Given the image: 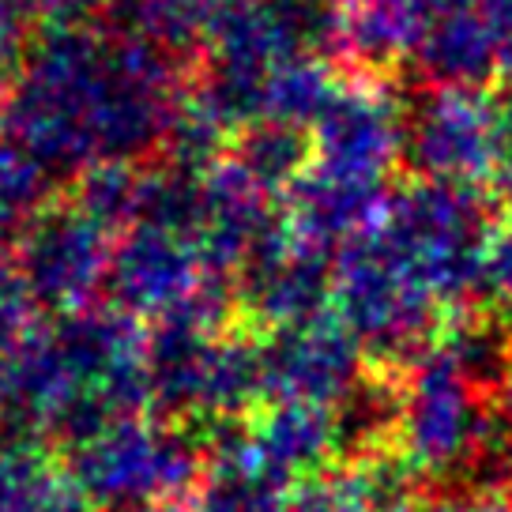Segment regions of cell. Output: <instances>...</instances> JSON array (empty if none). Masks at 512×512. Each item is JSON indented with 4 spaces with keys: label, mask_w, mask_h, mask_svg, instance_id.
<instances>
[{
    "label": "cell",
    "mask_w": 512,
    "mask_h": 512,
    "mask_svg": "<svg viewBox=\"0 0 512 512\" xmlns=\"http://www.w3.org/2000/svg\"><path fill=\"white\" fill-rule=\"evenodd\" d=\"M400 422L415 460L426 467L456 464L464 452H475L486 441V430L471 400V384L452 358L422 362L411 396L403 400Z\"/></svg>",
    "instance_id": "cell-1"
},
{
    "label": "cell",
    "mask_w": 512,
    "mask_h": 512,
    "mask_svg": "<svg viewBox=\"0 0 512 512\" xmlns=\"http://www.w3.org/2000/svg\"><path fill=\"white\" fill-rule=\"evenodd\" d=\"M260 384L275 388L290 403H317L347 396L354 388V343L339 328L287 324L272 347L260 351Z\"/></svg>",
    "instance_id": "cell-2"
},
{
    "label": "cell",
    "mask_w": 512,
    "mask_h": 512,
    "mask_svg": "<svg viewBox=\"0 0 512 512\" xmlns=\"http://www.w3.org/2000/svg\"><path fill=\"white\" fill-rule=\"evenodd\" d=\"M320 174L347 181H377L388 155L396 151V132L384 110L369 98L332 95L320 110Z\"/></svg>",
    "instance_id": "cell-3"
},
{
    "label": "cell",
    "mask_w": 512,
    "mask_h": 512,
    "mask_svg": "<svg viewBox=\"0 0 512 512\" xmlns=\"http://www.w3.org/2000/svg\"><path fill=\"white\" fill-rule=\"evenodd\" d=\"M497 144V125L460 95L441 98L415 136V159L433 181H464L482 170Z\"/></svg>",
    "instance_id": "cell-4"
},
{
    "label": "cell",
    "mask_w": 512,
    "mask_h": 512,
    "mask_svg": "<svg viewBox=\"0 0 512 512\" xmlns=\"http://www.w3.org/2000/svg\"><path fill=\"white\" fill-rule=\"evenodd\" d=\"M283 482L287 475L275 471L253 441L219 456L204 490V512H290L283 501Z\"/></svg>",
    "instance_id": "cell-5"
},
{
    "label": "cell",
    "mask_w": 512,
    "mask_h": 512,
    "mask_svg": "<svg viewBox=\"0 0 512 512\" xmlns=\"http://www.w3.org/2000/svg\"><path fill=\"white\" fill-rule=\"evenodd\" d=\"M128 287L144 309L185 302L192 287V260L185 238L147 226L144 241L128 253Z\"/></svg>",
    "instance_id": "cell-6"
},
{
    "label": "cell",
    "mask_w": 512,
    "mask_h": 512,
    "mask_svg": "<svg viewBox=\"0 0 512 512\" xmlns=\"http://www.w3.org/2000/svg\"><path fill=\"white\" fill-rule=\"evenodd\" d=\"M332 441H336L332 415L324 418L317 403H287L279 415L268 418V426L256 437V448L275 471L290 475L317 464Z\"/></svg>",
    "instance_id": "cell-7"
},
{
    "label": "cell",
    "mask_w": 512,
    "mask_h": 512,
    "mask_svg": "<svg viewBox=\"0 0 512 512\" xmlns=\"http://www.w3.org/2000/svg\"><path fill=\"white\" fill-rule=\"evenodd\" d=\"M490 61H494V49H490V34L482 31V23L464 31V23L445 19L441 34L426 49L430 72L437 80L452 83V87H467V83H475L479 76H486Z\"/></svg>",
    "instance_id": "cell-8"
},
{
    "label": "cell",
    "mask_w": 512,
    "mask_h": 512,
    "mask_svg": "<svg viewBox=\"0 0 512 512\" xmlns=\"http://www.w3.org/2000/svg\"><path fill=\"white\" fill-rule=\"evenodd\" d=\"M305 166V140L290 125H264L260 132L245 136L241 144V170L253 185H275L298 177Z\"/></svg>",
    "instance_id": "cell-9"
},
{
    "label": "cell",
    "mask_w": 512,
    "mask_h": 512,
    "mask_svg": "<svg viewBox=\"0 0 512 512\" xmlns=\"http://www.w3.org/2000/svg\"><path fill=\"white\" fill-rule=\"evenodd\" d=\"M501 196H505V204L512 208V144H509L505 162H501Z\"/></svg>",
    "instance_id": "cell-10"
},
{
    "label": "cell",
    "mask_w": 512,
    "mask_h": 512,
    "mask_svg": "<svg viewBox=\"0 0 512 512\" xmlns=\"http://www.w3.org/2000/svg\"><path fill=\"white\" fill-rule=\"evenodd\" d=\"M445 512H509V509H501V505H486V501H479V505H452V509Z\"/></svg>",
    "instance_id": "cell-11"
}]
</instances>
